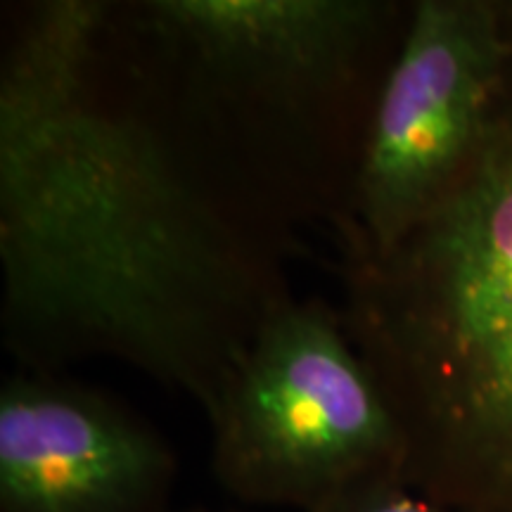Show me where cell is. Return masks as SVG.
<instances>
[{
  "mask_svg": "<svg viewBox=\"0 0 512 512\" xmlns=\"http://www.w3.org/2000/svg\"><path fill=\"white\" fill-rule=\"evenodd\" d=\"M110 3L12 5L0 60L3 342L31 373L114 356L209 413L292 294L283 256L211 216L100 93Z\"/></svg>",
  "mask_w": 512,
  "mask_h": 512,
  "instance_id": "6da1fadb",
  "label": "cell"
},
{
  "mask_svg": "<svg viewBox=\"0 0 512 512\" xmlns=\"http://www.w3.org/2000/svg\"><path fill=\"white\" fill-rule=\"evenodd\" d=\"M408 12L387 0L110 3L93 79L166 174L283 256L342 219Z\"/></svg>",
  "mask_w": 512,
  "mask_h": 512,
  "instance_id": "7a4b0ae2",
  "label": "cell"
},
{
  "mask_svg": "<svg viewBox=\"0 0 512 512\" xmlns=\"http://www.w3.org/2000/svg\"><path fill=\"white\" fill-rule=\"evenodd\" d=\"M342 285L347 335L401 420L408 484L512 512L510 83L437 204L392 247L342 254Z\"/></svg>",
  "mask_w": 512,
  "mask_h": 512,
  "instance_id": "3957f363",
  "label": "cell"
},
{
  "mask_svg": "<svg viewBox=\"0 0 512 512\" xmlns=\"http://www.w3.org/2000/svg\"><path fill=\"white\" fill-rule=\"evenodd\" d=\"M211 467L230 496L311 512L349 486L403 475L399 415L339 309L285 299L209 408Z\"/></svg>",
  "mask_w": 512,
  "mask_h": 512,
  "instance_id": "277c9868",
  "label": "cell"
},
{
  "mask_svg": "<svg viewBox=\"0 0 512 512\" xmlns=\"http://www.w3.org/2000/svg\"><path fill=\"white\" fill-rule=\"evenodd\" d=\"M510 12L418 0L377 98L339 252L392 247L444 195L489 126L512 69Z\"/></svg>",
  "mask_w": 512,
  "mask_h": 512,
  "instance_id": "5b68a950",
  "label": "cell"
},
{
  "mask_svg": "<svg viewBox=\"0 0 512 512\" xmlns=\"http://www.w3.org/2000/svg\"><path fill=\"white\" fill-rule=\"evenodd\" d=\"M176 456L114 396L22 370L0 387V512H174Z\"/></svg>",
  "mask_w": 512,
  "mask_h": 512,
  "instance_id": "8992f818",
  "label": "cell"
},
{
  "mask_svg": "<svg viewBox=\"0 0 512 512\" xmlns=\"http://www.w3.org/2000/svg\"><path fill=\"white\" fill-rule=\"evenodd\" d=\"M311 512H477L446 503L408 484L403 475H382L349 486Z\"/></svg>",
  "mask_w": 512,
  "mask_h": 512,
  "instance_id": "52a82bcc",
  "label": "cell"
},
{
  "mask_svg": "<svg viewBox=\"0 0 512 512\" xmlns=\"http://www.w3.org/2000/svg\"><path fill=\"white\" fill-rule=\"evenodd\" d=\"M190 512H207V510H190Z\"/></svg>",
  "mask_w": 512,
  "mask_h": 512,
  "instance_id": "ba28073f",
  "label": "cell"
}]
</instances>
